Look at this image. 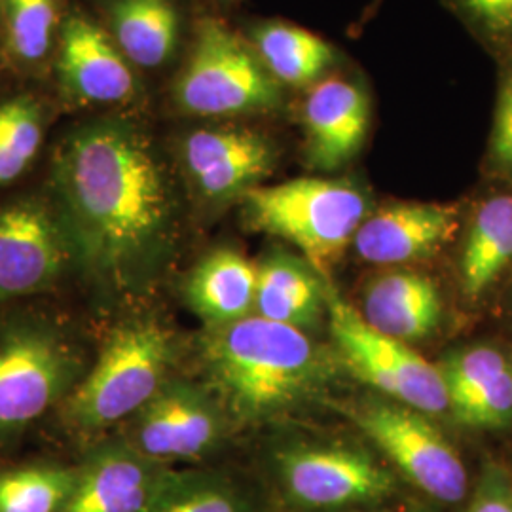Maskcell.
<instances>
[{
	"label": "cell",
	"mask_w": 512,
	"mask_h": 512,
	"mask_svg": "<svg viewBox=\"0 0 512 512\" xmlns=\"http://www.w3.org/2000/svg\"><path fill=\"white\" fill-rule=\"evenodd\" d=\"M325 308L330 334L355 376L420 412L439 414L450 406L439 366L431 365L406 342L372 329L329 285H325Z\"/></svg>",
	"instance_id": "52a82bcc"
},
{
	"label": "cell",
	"mask_w": 512,
	"mask_h": 512,
	"mask_svg": "<svg viewBox=\"0 0 512 512\" xmlns=\"http://www.w3.org/2000/svg\"><path fill=\"white\" fill-rule=\"evenodd\" d=\"M512 260V192L476 207L461 251V291L478 298Z\"/></svg>",
	"instance_id": "7402d4cb"
},
{
	"label": "cell",
	"mask_w": 512,
	"mask_h": 512,
	"mask_svg": "<svg viewBox=\"0 0 512 512\" xmlns=\"http://www.w3.org/2000/svg\"><path fill=\"white\" fill-rule=\"evenodd\" d=\"M372 103L365 86L327 76L310 86L302 103L306 160L317 171L349 164L365 145Z\"/></svg>",
	"instance_id": "9a60e30c"
},
{
	"label": "cell",
	"mask_w": 512,
	"mask_h": 512,
	"mask_svg": "<svg viewBox=\"0 0 512 512\" xmlns=\"http://www.w3.org/2000/svg\"><path fill=\"white\" fill-rule=\"evenodd\" d=\"M310 264L289 253L268 255L256 264L255 315L294 329H311L325 308V287Z\"/></svg>",
	"instance_id": "d6986e66"
},
{
	"label": "cell",
	"mask_w": 512,
	"mask_h": 512,
	"mask_svg": "<svg viewBox=\"0 0 512 512\" xmlns=\"http://www.w3.org/2000/svg\"><path fill=\"white\" fill-rule=\"evenodd\" d=\"M6 44L23 65H35L52 48L57 31V0H4Z\"/></svg>",
	"instance_id": "484cf974"
},
{
	"label": "cell",
	"mask_w": 512,
	"mask_h": 512,
	"mask_svg": "<svg viewBox=\"0 0 512 512\" xmlns=\"http://www.w3.org/2000/svg\"><path fill=\"white\" fill-rule=\"evenodd\" d=\"M497 59L512 55V0H442Z\"/></svg>",
	"instance_id": "4316f807"
},
{
	"label": "cell",
	"mask_w": 512,
	"mask_h": 512,
	"mask_svg": "<svg viewBox=\"0 0 512 512\" xmlns=\"http://www.w3.org/2000/svg\"><path fill=\"white\" fill-rule=\"evenodd\" d=\"M349 414L425 494L448 503L465 495L467 473L458 452L420 410L368 403L351 408Z\"/></svg>",
	"instance_id": "30bf717a"
},
{
	"label": "cell",
	"mask_w": 512,
	"mask_h": 512,
	"mask_svg": "<svg viewBox=\"0 0 512 512\" xmlns=\"http://www.w3.org/2000/svg\"><path fill=\"white\" fill-rule=\"evenodd\" d=\"M73 338L38 315L0 321V448L61 406L86 374Z\"/></svg>",
	"instance_id": "5b68a950"
},
{
	"label": "cell",
	"mask_w": 512,
	"mask_h": 512,
	"mask_svg": "<svg viewBox=\"0 0 512 512\" xmlns=\"http://www.w3.org/2000/svg\"><path fill=\"white\" fill-rule=\"evenodd\" d=\"M249 228L289 241L327 277L370 213L365 192L342 179L300 177L251 188L243 198Z\"/></svg>",
	"instance_id": "277c9868"
},
{
	"label": "cell",
	"mask_w": 512,
	"mask_h": 512,
	"mask_svg": "<svg viewBox=\"0 0 512 512\" xmlns=\"http://www.w3.org/2000/svg\"><path fill=\"white\" fill-rule=\"evenodd\" d=\"M143 512H255L232 478L211 471L167 469Z\"/></svg>",
	"instance_id": "603a6c76"
},
{
	"label": "cell",
	"mask_w": 512,
	"mask_h": 512,
	"mask_svg": "<svg viewBox=\"0 0 512 512\" xmlns=\"http://www.w3.org/2000/svg\"><path fill=\"white\" fill-rule=\"evenodd\" d=\"M57 44L59 82L76 103L116 105L137 93L135 67L92 19H65Z\"/></svg>",
	"instance_id": "5bb4252c"
},
{
	"label": "cell",
	"mask_w": 512,
	"mask_h": 512,
	"mask_svg": "<svg viewBox=\"0 0 512 512\" xmlns=\"http://www.w3.org/2000/svg\"><path fill=\"white\" fill-rule=\"evenodd\" d=\"M456 418L476 429H501L512 421V365L473 397L454 406Z\"/></svg>",
	"instance_id": "f1b7e54d"
},
{
	"label": "cell",
	"mask_w": 512,
	"mask_h": 512,
	"mask_svg": "<svg viewBox=\"0 0 512 512\" xmlns=\"http://www.w3.org/2000/svg\"><path fill=\"white\" fill-rule=\"evenodd\" d=\"M289 499L308 509H342L378 501L393 478L365 452L346 446H293L275 456Z\"/></svg>",
	"instance_id": "8fae6325"
},
{
	"label": "cell",
	"mask_w": 512,
	"mask_h": 512,
	"mask_svg": "<svg viewBox=\"0 0 512 512\" xmlns=\"http://www.w3.org/2000/svg\"><path fill=\"white\" fill-rule=\"evenodd\" d=\"M461 209L456 203L395 202L368 213L353 247L365 262L397 266L439 253L456 238Z\"/></svg>",
	"instance_id": "4fadbf2b"
},
{
	"label": "cell",
	"mask_w": 512,
	"mask_h": 512,
	"mask_svg": "<svg viewBox=\"0 0 512 512\" xmlns=\"http://www.w3.org/2000/svg\"><path fill=\"white\" fill-rule=\"evenodd\" d=\"M440 311L437 285L418 272L399 270L370 281L361 315L372 329L408 342L431 334L439 325Z\"/></svg>",
	"instance_id": "e0dca14e"
},
{
	"label": "cell",
	"mask_w": 512,
	"mask_h": 512,
	"mask_svg": "<svg viewBox=\"0 0 512 512\" xmlns=\"http://www.w3.org/2000/svg\"><path fill=\"white\" fill-rule=\"evenodd\" d=\"M44 137V118L33 97L19 95L0 105V188L33 164Z\"/></svg>",
	"instance_id": "d4e9b609"
},
{
	"label": "cell",
	"mask_w": 512,
	"mask_h": 512,
	"mask_svg": "<svg viewBox=\"0 0 512 512\" xmlns=\"http://www.w3.org/2000/svg\"><path fill=\"white\" fill-rule=\"evenodd\" d=\"M184 296L205 327L241 321L255 313L256 264L234 249L213 251L188 275Z\"/></svg>",
	"instance_id": "ac0fdd59"
},
{
	"label": "cell",
	"mask_w": 512,
	"mask_h": 512,
	"mask_svg": "<svg viewBox=\"0 0 512 512\" xmlns=\"http://www.w3.org/2000/svg\"><path fill=\"white\" fill-rule=\"evenodd\" d=\"M109 37L139 69H158L175 54L181 23L171 0H110Z\"/></svg>",
	"instance_id": "ffe728a7"
},
{
	"label": "cell",
	"mask_w": 512,
	"mask_h": 512,
	"mask_svg": "<svg viewBox=\"0 0 512 512\" xmlns=\"http://www.w3.org/2000/svg\"><path fill=\"white\" fill-rule=\"evenodd\" d=\"M234 423L205 384L173 376L135 416L129 446L169 467L219 452Z\"/></svg>",
	"instance_id": "ba28073f"
},
{
	"label": "cell",
	"mask_w": 512,
	"mask_h": 512,
	"mask_svg": "<svg viewBox=\"0 0 512 512\" xmlns=\"http://www.w3.org/2000/svg\"><path fill=\"white\" fill-rule=\"evenodd\" d=\"M275 156L270 137L243 126L194 129L181 145L184 173L209 205L241 200L272 173Z\"/></svg>",
	"instance_id": "7c38bea8"
},
{
	"label": "cell",
	"mask_w": 512,
	"mask_h": 512,
	"mask_svg": "<svg viewBox=\"0 0 512 512\" xmlns=\"http://www.w3.org/2000/svg\"><path fill=\"white\" fill-rule=\"evenodd\" d=\"M175 99L188 114L230 118L283 107V88L247 40L219 19H203L177 78Z\"/></svg>",
	"instance_id": "8992f818"
},
{
	"label": "cell",
	"mask_w": 512,
	"mask_h": 512,
	"mask_svg": "<svg viewBox=\"0 0 512 512\" xmlns=\"http://www.w3.org/2000/svg\"><path fill=\"white\" fill-rule=\"evenodd\" d=\"M494 124L488 145V162L495 173L512 183V55L501 57Z\"/></svg>",
	"instance_id": "f546056e"
},
{
	"label": "cell",
	"mask_w": 512,
	"mask_h": 512,
	"mask_svg": "<svg viewBox=\"0 0 512 512\" xmlns=\"http://www.w3.org/2000/svg\"><path fill=\"white\" fill-rule=\"evenodd\" d=\"M78 270L54 203L25 196L0 205V304L55 289Z\"/></svg>",
	"instance_id": "9c48e42d"
},
{
	"label": "cell",
	"mask_w": 512,
	"mask_h": 512,
	"mask_svg": "<svg viewBox=\"0 0 512 512\" xmlns=\"http://www.w3.org/2000/svg\"><path fill=\"white\" fill-rule=\"evenodd\" d=\"M249 44L281 88H310L336 63V52L327 40L285 21L258 25Z\"/></svg>",
	"instance_id": "44dd1931"
},
{
	"label": "cell",
	"mask_w": 512,
	"mask_h": 512,
	"mask_svg": "<svg viewBox=\"0 0 512 512\" xmlns=\"http://www.w3.org/2000/svg\"><path fill=\"white\" fill-rule=\"evenodd\" d=\"M52 203L76 268L109 302H133L164 277L181 238V203L147 131L109 118L55 150Z\"/></svg>",
	"instance_id": "6da1fadb"
},
{
	"label": "cell",
	"mask_w": 512,
	"mask_h": 512,
	"mask_svg": "<svg viewBox=\"0 0 512 512\" xmlns=\"http://www.w3.org/2000/svg\"><path fill=\"white\" fill-rule=\"evenodd\" d=\"M469 512H512V492L503 473L490 471L480 482Z\"/></svg>",
	"instance_id": "4dcf8cb0"
},
{
	"label": "cell",
	"mask_w": 512,
	"mask_h": 512,
	"mask_svg": "<svg viewBox=\"0 0 512 512\" xmlns=\"http://www.w3.org/2000/svg\"><path fill=\"white\" fill-rule=\"evenodd\" d=\"M376 2H382V0H376Z\"/></svg>",
	"instance_id": "d6a6232c"
},
{
	"label": "cell",
	"mask_w": 512,
	"mask_h": 512,
	"mask_svg": "<svg viewBox=\"0 0 512 512\" xmlns=\"http://www.w3.org/2000/svg\"><path fill=\"white\" fill-rule=\"evenodd\" d=\"M177 357V338L162 321L145 315L124 321L61 404L67 427L93 435L133 418L173 378Z\"/></svg>",
	"instance_id": "3957f363"
},
{
	"label": "cell",
	"mask_w": 512,
	"mask_h": 512,
	"mask_svg": "<svg viewBox=\"0 0 512 512\" xmlns=\"http://www.w3.org/2000/svg\"><path fill=\"white\" fill-rule=\"evenodd\" d=\"M167 469L128 442L97 446L76 469L73 490L59 512H143Z\"/></svg>",
	"instance_id": "2e32d148"
},
{
	"label": "cell",
	"mask_w": 512,
	"mask_h": 512,
	"mask_svg": "<svg viewBox=\"0 0 512 512\" xmlns=\"http://www.w3.org/2000/svg\"><path fill=\"white\" fill-rule=\"evenodd\" d=\"M203 384L236 425L274 420L311 399L329 363L304 330L249 315L205 327L198 342Z\"/></svg>",
	"instance_id": "7a4b0ae2"
},
{
	"label": "cell",
	"mask_w": 512,
	"mask_h": 512,
	"mask_svg": "<svg viewBox=\"0 0 512 512\" xmlns=\"http://www.w3.org/2000/svg\"><path fill=\"white\" fill-rule=\"evenodd\" d=\"M509 366L501 351L488 346L461 351L439 366L442 382L448 393V403L454 408L473 397L486 384H490Z\"/></svg>",
	"instance_id": "83f0119b"
},
{
	"label": "cell",
	"mask_w": 512,
	"mask_h": 512,
	"mask_svg": "<svg viewBox=\"0 0 512 512\" xmlns=\"http://www.w3.org/2000/svg\"><path fill=\"white\" fill-rule=\"evenodd\" d=\"M76 469L27 463L0 469V512H59L73 490Z\"/></svg>",
	"instance_id": "cb8c5ba5"
},
{
	"label": "cell",
	"mask_w": 512,
	"mask_h": 512,
	"mask_svg": "<svg viewBox=\"0 0 512 512\" xmlns=\"http://www.w3.org/2000/svg\"><path fill=\"white\" fill-rule=\"evenodd\" d=\"M2 2H4V0H0V6H2Z\"/></svg>",
	"instance_id": "1f68e13d"
}]
</instances>
